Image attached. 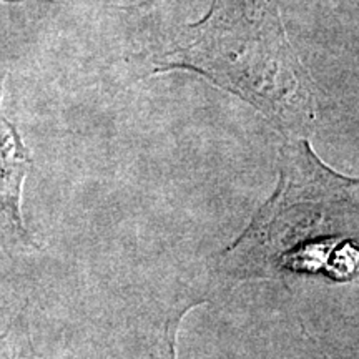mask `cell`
Segmentation results:
<instances>
[{
  "mask_svg": "<svg viewBox=\"0 0 359 359\" xmlns=\"http://www.w3.org/2000/svg\"><path fill=\"white\" fill-rule=\"evenodd\" d=\"M156 70H191L253 105L288 138L320 122V92L291 47L271 0H215Z\"/></svg>",
  "mask_w": 359,
  "mask_h": 359,
  "instance_id": "cell-2",
  "label": "cell"
},
{
  "mask_svg": "<svg viewBox=\"0 0 359 359\" xmlns=\"http://www.w3.org/2000/svg\"><path fill=\"white\" fill-rule=\"evenodd\" d=\"M356 178L334 172L308 138H288L280 151V178L245 231L217 257L223 285L293 276L358 278Z\"/></svg>",
  "mask_w": 359,
  "mask_h": 359,
  "instance_id": "cell-1",
  "label": "cell"
}]
</instances>
